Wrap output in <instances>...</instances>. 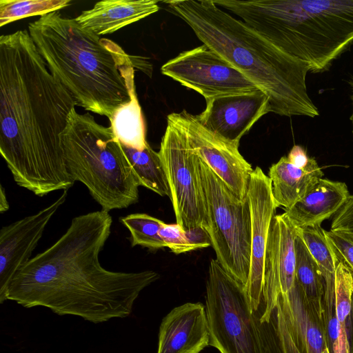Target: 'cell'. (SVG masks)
<instances>
[{"label": "cell", "mask_w": 353, "mask_h": 353, "mask_svg": "<svg viewBox=\"0 0 353 353\" xmlns=\"http://www.w3.org/2000/svg\"><path fill=\"white\" fill-rule=\"evenodd\" d=\"M77 103L26 30L0 37V152L14 181L39 196L74 183L62 134Z\"/></svg>", "instance_id": "1"}, {"label": "cell", "mask_w": 353, "mask_h": 353, "mask_svg": "<svg viewBox=\"0 0 353 353\" xmlns=\"http://www.w3.org/2000/svg\"><path fill=\"white\" fill-rule=\"evenodd\" d=\"M109 212L99 210L72 219L66 232L32 257L10 283L5 301L43 306L58 315H74L94 323L125 318L141 292L156 281L153 270H106L99 254L111 232Z\"/></svg>", "instance_id": "2"}, {"label": "cell", "mask_w": 353, "mask_h": 353, "mask_svg": "<svg viewBox=\"0 0 353 353\" xmlns=\"http://www.w3.org/2000/svg\"><path fill=\"white\" fill-rule=\"evenodd\" d=\"M164 3L192 29L203 44L267 94L271 112L286 117L319 115L307 91V63L277 48L212 0Z\"/></svg>", "instance_id": "3"}, {"label": "cell", "mask_w": 353, "mask_h": 353, "mask_svg": "<svg viewBox=\"0 0 353 353\" xmlns=\"http://www.w3.org/2000/svg\"><path fill=\"white\" fill-rule=\"evenodd\" d=\"M28 29L50 72L77 105L110 119L137 94L133 61L113 41L59 10L41 16Z\"/></svg>", "instance_id": "4"}, {"label": "cell", "mask_w": 353, "mask_h": 353, "mask_svg": "<svg viewBox=\"0 0 353 353\" xmlns=\"http://www.w3.org/2000/svg\"><path fill=\"white\" fill-rule=\"evenodd\" d=\"M311 72L327 70L353 45V0H212Z\"/></svg>", "instance_id": "5"}, {"label": "cell", "mask_w": 353, "mask_h": 353, "mask_svg": "<svg viewBox=\"0 0 353 353\" xmlns=\"http://www.w3.org/2000/svg\"><path fill=\"white\" fill-rule=\"evenodd\" d=\"M62 146L71 178L85 185L101 210L127 208L138 201L139 182L110 127L74 108L62 134Z\"/></svg>", "instance_id": "6"}, {"label": "cell", "mask_w": 353, "mask_h": 353, "mask_svg": "<svg viewBox=\"0 0 353 353\" xmlns=\"http://www.w3.org/2000/svg\"><path fill=\"white\" fill-rule=\"evenodd\" d=\"M194 165L216 259L228 274L245 286L250 268L252 236L248 197L241 201L196 152Z\"/></svg>", "instance_id": "7"}, {"label": "cell", "mask_w": 353, "mask_h": 353, "mask_svg": "<svg viewBox=\"0 0 353 353\" xmlns=\"http://www.w3.org/2000/svg\"><path fill=\"white\" fill-rule=\"evenodd\" d=\"M205 306L210 346L220 353H263L245 286L214 259L209 264Z\"/></svg>", "instance_id": "8"}, {"label": "cell", "mask_w": 353, "mask_h": 353, "mask_svg": "<svg viewBox=\"0 0 353 353\" xmlns=\"http://www.w3.org/2000/svg\"><path fill=\"white\" fill-rule=\"evenodd\" d=\"M168 179L176 223L183 229H208L203 196L194 165L195 152L185 130L168 117L159 151Z\"/></svg>", "instance_id": "9"}, {"label": "cell", "mask_w": 353, "mask_h": 353, "mask_svg": "<svg viewBox=\"0 0 353 353\" xmlns=\"http://www.w3.org/2000/svg\"><path fill=\"white\" fill-rule=\"evenodd\" d=\"M161 73L194 90L206 100L259 90L232 64L203 44L183 51L161 68Z\"/></svg>", "instance_id": "10"}, {"label": "cell", "mask_w": 353, "mask_h": 353, "mask_svg": "<svg viewBox=\"0 0 353 353\" xmlns=\"http://www.w3.org/2000/svg\"><path fill=\"white\" fill-rule=\"evenodd\" d=\"M168 117L185 131L195 152L241 200L247 199L253 169L239 150V146L209 131L186 110L170 114Z\"/></svg>", "instance_id": "11"}, {"label": "cell", "mask_w": 353, "mask_h": 353, "mask_svg": "<svg viewBox=\"0 0 353 353\" xmlns=\"http://www.w3.org/2000/svg\"><path fill=\"white\" fill-rule=\"evenodd\" d=\"M297 230L285 212L272 220L265 255L262 309L255 314L261 321L270 319L279 296L287 294L294 286Z\"/></svg>", "instance_id": "12"}, {"label": "cell", "mask_w": 353, "mask_h": 353, "mask_svg": "<svg viewBox=\"0 0 353 353\" xmlns=\"http://www.w3.org/2000/svg\"><path fill=\"white\" fill-rule=\"evenodd\" d=\"M247 197L251 212L252 236L250 268L245 290L252 311L259 314L263 305L266 245L270 226L277 208L271 180L259 167L251 174Z\"/></svg>", "instance_id": "13"}, {"label": "cell", "mask_w": 353, "mask_h": 353, "mask_svg": "<svg viewBox=\"0 0 353 353\" xmlns=\"http://www.w3.org/2000/svg\"><path fill=\"white\" fill-rule=\"evenodd\" d=\"M67 190L50 205L0 230V303L5 301L8 285L17 272L32 258L50 219L65 203Z\"/></svg>", "instance_id": "14"}, {"label": "cell", "mask_w": 353, "mask_h": 353, "mask_svg": "<svg viewBox=\"0 0 353 353\" xmlns=\"http://www.w3.org/2000/svg\"><path fill=\"white\" fill-rule=\"evenodd\" d=\"M197 119L209 131L239 145L241 137L270 112L269 98L262 90L229 94L206 100Z\"/></svg>", "instance_id": "15"}, {"label": "cell", "mask_w": 353, "mask_h": 353, "mask_svg": "<svg viewBox=\"0 0 353 353\" xmlns=\"http://www.w3.org/2000/svg\"><path fill=\"white\" fill-rule=\"evenodd\" d=\"M322 310L327 353H353V275L342 262L335 283L324 285Z\"/></svg>", "instance_id": "16"}, {"label": "cell", "mask_w": 353, "mask_h": 353, "mask_svg": "<svg viewBox=\"0 0 353 353\" xmlns=\"http://www.w3.org/2000/svg\"><path fill=\"white\" fill-rule=\"evenodd\" d=\"M209 345L210 330L203 303L182 304L162 319L157 353H200Z\"/></svg>", "instance_id": "17"}, {"label": "cell", "mask_w": 353, "mask_h": 353, "mask_svg": "<svg viewBox=\"0 0 353 353\" xmlns=\"http://www.w3.org/2000/svg\"><path fill=\"white\" fill-rule=\"evenodd\" d=\"M288 332L300 353H327L322 303L310 301L295 279L287 294L280 295Z\"/></svg>", "instance_id": "18"}, {"label": "cell", "mask_w": 353, "mask_h": 353, "mask_svg": "<svg viewBox=\"0 0 353 353\" xmlns=\"http://www.w3.org/2000/svg\"><path fill=\"white\" fill-rule=\"evenodd\" d=\"M155 0H105L83 11L75 20L99 36L112 34L159 11Z\"/></svg>", "instance_id": "19"}, {"label": "cell", "mask_w": 353, "mask_h": 353, "mask_svg": "<svg viewBox=\"0 0 353 353\" xmlns=\"http://www.w3.org/2000/svg\"><path fill=\"white\" fill-rule=\"evenodd\" d=\"M350 196L344 182L321 178L303 198L285 210V213L298 228L321 225L334 215Z\"/></svg>", "instance_id": "20"}, {"label": "cell", "mask_w": 353, "mask_h": 353, "mask_svg": "<svg viewBox=\"0 0 353 353\" xmlns=\"http://www.w3.org/2000/svg\"><path fill=\"white\" fill-rule=\"evenodd\" d=\"M268 174L275 204L285 210L303 198L323 176L314 158H310L306 167L299 168L290 163L287 157L272 164Z\"/></svg>", "instance_id": "21"}, {"label": "cell", "mask_w": 353, "mask_h": 353, "mask_svg": "<svg viewBox=\"0 0 353 353\" xmlns=\"http://www.w3.org/2000/svg\"><path fill=\"white\" fill-rule=\"evenodd\" d=\"M122 148L140 186H143L161 196H168L170 198V190L159 152L154 151L149 143L141 150L123 145Z\"/></svg>", "instance_id": "22"}, {"label": "cell", "mask_w": 353, "mask_h": 353, "mask_svg": "<svg viewBox=\"0 0 353 353\" xmlns=\"http://www.w3.org/2000/svg\"><path fill=\"white\" fill-rule=\"evenodd\" d=\"M109 121L114 135L122 145L139 150L146 147L144 121L137 94L119 108Z\"/></svg>", "instance_id": "23"}, {"label": "cell", "mask_w": 353, "mask_h": 353, "mask_svg": "<svg viewBox=\"0 0 353 353\" xmlns=\"http://www.w3.org/2000/svg\"><path fill=\"white\" fill-rule=\"evenodd\" d=\"M296 254L295 279L307 298L322 303L324 279L316 261L307 249L299 229L294 241Z\"/></svg>", "instance_id": "24"}, {"label": "cell", "mask_w": 353, "mask_h": 353, "mask_svg": "<svg viewBox=\"0 0 353 353\" xmlns=\"http://www.w3.org/2000/svg\"><path fill=\"white\" fill-rule=\"evenodd\" d=\"M254 315L263 353H300L288 332L279 302L268 321H261Z\"/></svg>", "instance_id": "25"}, {"label": "cell", "mask_w": 353, "mask_h": 353, "mask_svg": "<svg viewBox=\"0 0 353 353\" xmlns=\"http://www.w3.org/2000/svg\"><path fill=\"white\" fill-rule=\"evenodd\" d=\"M298 229L321 271L324 283L334 282L336 266L339 261L326 239L325 230L321 225Z\"/></svg>", "instance_id": "26"}, {"label": "cell", "mask_w": 353, "mask_h": 353, "mask_svg": "<svg viewBox=\"0 0 353 353\" xmlns=\"http://www.w3.org/2000/svg\"><path fill=\"white\" fill-rule=\"evenodd\" d=\"M121 223L130 232L132 247L140 245L150 250L166 247L159 232L165 223L161 220L144 213H135L120 218Z\"/></svg>", "instance_id": "27"}, {"label": "cell", "mask_w": 353, "mask_h": 353, "mask_svg": "<svg viewBox=\"0 0 353 353\" xmlns=\"http://www.w3.org/2000/svg\"><path fill=\"white\" fill-rule=\"evenodd\" d=\"M70 4V0H1L0 27L23 18L60 10Z\"/></svg>", "instance_id": "28"}, {"label": "cell", "mask_w": 353, "mask_h": 353, "mask_svg": "<svg viewBox=\"0 0 353 353\" xmlns=\"http://www.w3.org/2000/svg\"><path fill=\"white\" fill-rule=\"evenodd\" d=\"M325 234L339 262H342L353 275V240L342 233L331 230H325Z\"/></svg>", "instance_id": "29"}, {"label": "cell", "mask_w": 353, "mask_h": 353, "mask_svg": "<svg viewBox=\"0 0 353 353\" xmlns=\"http://www.w3.org/2000/svg\"><path fill=\"white\" fill-rule=\"evenodd\" d=\"M160 236L166 247L169 248L176 254L191 252L188 245L184 230L177 223H164L161 227Z\"/></svg>", "instance_id": "30"}, {"label": "cell", "mask_w": 353, "mask_h": 353, "mask_svg": "<svg viewBox=\"0 0 353 353\" xmlns=\"http://www.w3.org/2000/svg\"><path fill=\"white\" fill-rule=\"evenodd\" d=\"M185 236L192 251L211 245L208 231L202 226L183 229Z\"/></svg>", "instance_id": "31"}, {"label": "cell", "mask_w": 353, "mask_h": 353, "mask_svg": "<svg viewBox=\"0 0 353 353\" xmlns=\"http://www.w3.org/2000/svg\"><path fill=\"white\" fill-rule=\"evenodd\" d=\"M287 158L290 163L299 168L306 167L310 159L305 149L299 145L292 148Z\"/></svg>", "instance_id": "32"}, {"label": "cell", "mask_w": 353, "mask_h": 353, "mask_svg": "<svg viewBox=\"0 0 353 353\" xmlns=\"http://www.w3.org/2000/svg\"><path fill=\"white\" fill-rule=\"evenodd\" d=\"M9 209V204L7 200L4 188L1 185L0 188V212L3 213Z\"/></svg>", "instance_id": "33"}, {"label": "cell", "mask_w": 353, "mask_h": 353, "mask_svg": "<svg viewBox=\"0 0 353 353\" xmlns=\"http://www.w3.org/2000/svg\"><path fill=\"white\" fill-rule=\"evenodd\" d=\"M352 95H351V99H352V114L350 117V120H351L352 124V133H353V82L352 83Z\"/></svg>", "instance_id": "34"}]
</instances>
